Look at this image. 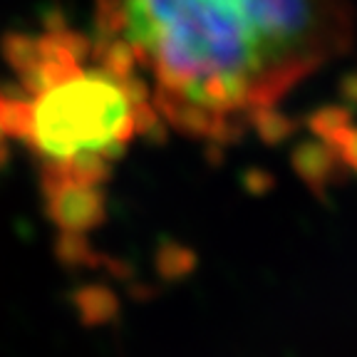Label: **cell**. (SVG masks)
<instances>
[{"mask_svg": "<svg viewBox=\"0 0 357 357\" xmlns=\"http://www.w3.org/2000/svg\"><path fill=\"white\" fill-rule=\"evenodd\" d=\"M13 62L20 92L0 100V127L40 159L62 226L84 229L109 167L159 117L144 84L97 43L62 33L22 40Z\"/></svg>", "mask_w": 357, "mask_h": 357, "instance_id": "cell-2", "label": "cell"}, {"mask_svg": "<svg viewBox=\"0 0 357 357\" xmlns=\"http://www.w3.org/2000/svg\"><path fill=\"white\" fill-rule=\"evenodd\" d=\"M97 45L144 84L156 117L236 139L340 52V0H97Z\"/></svg>", "mask_w": 357, "mask_h": 357, "instance_id": "cell-1", "label": "cell"}]
</instances>
